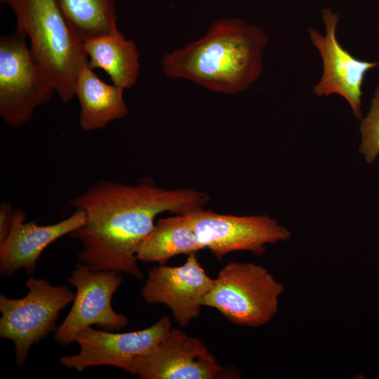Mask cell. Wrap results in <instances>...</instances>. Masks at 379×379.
<instances>
[{
    "label": "cell",
    "mask_w": 379,
    "mask_h": 379,
    "mask_svg": "<svg viewBox=\"0 0 379 379\" xmlns=\"http://www.w3.org/2000/svg\"><path fill=\"white\" fill-rule=\"evenodd\" d=\"M208 197L190 189H166L143 178L135 184L100 180L69 203L85 213L84 225L69 234L84 248L77 255L94 271L125 272L140 279L138 248L160 213L186 214L204 208Z\"/></svg>",
    "instance_id": "1"
},
{
    "label": "cell",
    "mask_w": 379,
    "mask_h": 379,
    "mask_svg": "<svg viewBox=\"0 0 379 379\" xmlns=\"http://www.w3.org/2000/svg\"><path fill=\"white\" fill-rule=\"evenodd\" d=\"M268 43L260 27L240 19H222L199 39L164 53L161 64L169 78L186 79L215 93L237 94L260 77Z\"/></svg>",
    "instance_id": "2"
},
{
    "label": "cell",
    "mask_w": 379,
    "mask_h": 379,
    "mask_svg": "<svg viewBox=\"0 0 379 379\" xmlns=\"http://www.w3.org/2000/svg\"><path fill=\"white\" fill-rule=\"evenodd\" d=\"M13 10L17 28L31 43L32 57L63 102L74 96L79 69L88 59L84 44L73 32L55 0H1Z\"/></svg>",
    "instance_id": "3"
},
{
    "label": "cell",
    "mask_w": 379,
    "mask_h": 379,
    "mask_svg": "<svg viewBox=\"0 0 379 379\" xmlns=\"http://www.w3.org/2000/svg\"><path fill=\"white\" fill-rule=\"evenodd\" d=\"M284 286L263 266L231 262L218 272L203 300L238 326L259 327L278 312Z\"/></svg>",
    "instance_id": "4"
},
{
    "label": "cell",
    "mask_w": 379,
    "mask_h": 379,
    "mask_svg": "<svg viewBox=\"0 0 379 379\" xmlns=\"http://www.w3.org/2000/svg\"><path fill=\"white\" fill-rule=\"evenodd\" d=\"M29 291L21 298L0 295V337L15 345L16 363L22 366L34 344L56 328L59 313L73 302L75 293L65 286H53L44 279L29 277Z\"/></svg>",
    "instance_id": "5"
},
{
    "label": "cell",
    "mask_w": 379,
    "mask_h": 379,
    "mask_svg": "<svg viewBox=\"0 0 379 379\" xmlns=\"http://www.w3.org/2000/svg\"><path fill=\"white\" fill-rule=\"evenodd\" d=\"M26 37L17 27L0 37V117L13 128L26 124L55 93L27 48Z\"/></svg>",
    "instance_id": "6"
},
{
    "label": "cell",
    "mask_w": 379,
    "mask_h": 379,
    "mask_svg": "<svg viewBox=\"0 0 379 379\" xmlns=\"http://www.w3.org/2000/svg\"><path fill=\"white\" fill-rule=\"evenodd\" d=\"M123 281L120 272L94 271L86 263L75 265L68 283L76 288L71 310L55 331L54 338L61 345L74 343L83 330L96 325L104 330L126 327L128 318L117 313L112 298Z\"/></svg>",
    "instance_id": "7"
},
{
    "label": "cell",
    "mask_w": 379,
    "mask_h": 379,
    "mask_svg": "<svg viewBox=\"0 0 379 379\" xmlns=\"http://www.w3.org/2000/svg\"><path fill=\"white\" fill-rule=\"evenodd\" d=\"M186 215L199 241L218 260L238 251L260 256L267 244L291 237L287 228L267 215L239 216L199 208Z\"/></svg>",
    "instance_id": "8"
},
{
    "label": "cell",
    "mask_w": 379,
    "mask_h": 379,
    "mask_svg": "<svg viewBox=\"0 0 379 379\" xmlns=\"http://www.w3.org/2000/svg\"><path fill=\"white\" fill-rule=\"evenodd\" d=\"M170 319L161 317L149 327L127 333H113L88 327L75 342L79 352L64 355L60 364L79 372L93 366H111L134 375L136 361L159 343L171 329Z\"/></svg>",
    "instance_id": "9"
},
{
    "label": "cell",
    "mask_w": 379,
    "mask_h": 379,
    "mask_svg": "<svg viewBox=\"0 0 379 379\" xmlns=\"http://www.w3.org/2000/svg\"><path fill=\"white\" fill-rule=\"evenodd\" d=\"M340 18L339 13L324 8L322 18L326 34H321L314 28L309 29L311 41L319 51L323 62L322 77L313 87V91L319 97L332 94L342 96L350 105L354 117L361 120V88L364 77L379 62L360 60L340 45L336 36Z\"/></svg>",
    "instance_id": "10"
},
{
    "label": "cell",
    "mask_w": 379,
    "mask_h": 379,
    "mask_svg": "<svg viewBox=\"0 0 379 379\" xmlns=\"http://www.w3.org/2000/svg\"><path fill=\"white\" fill-rule=\"evenodd\" d=\"M196 254L188 255L180 266L164 264L153 267L141 289V295L147 303L166 305L181 327L200 315L204 298L214 282Z\"/></svg>",
    "instance_id": "11"
},
{
    "label": "cell",
    "mask_w": 379,
    "mask_h": 379,
    "mask_svg": "<svg viewBox=\"0 0 379 379\" xmlns=\"http://www.w3.org/2000/svg\"><path fill=\"white\" fill-rule=\"evenodd\" d=\"M225 371L201 340L172 328L134 366L142 379H218Z\"/></svg>",
    "instance_id": "12"
},
{
    "label": "cell",
    "mask_w": 379,
    "mask_h": 379,
    "mask_svg": "<svg viewBox=\"0 0 379 379\" xmlns=\"http://www.w3.org/2000/svg\"><path fill=\"white\" fill-rule=\"evenodd\" d=\"M26 214L15 209L11 231L0 242V274L12 277L20 269L32 275L43 251L59 238L69 234L84 225L85 213L79 209L55 224L39 225L25 222Z\"/></svg>",
    "instance_id": "13"
},
{
    "label": "cell",
    "mask_w": 379,
    "mask_h": 379,
    "mask_svg": "<svg viewBox=\"0 0 379 379\" xmlns=\"http://www.w3.org/2000/svg\"><path fill=\"white\" fill-rule=\"evenodd\" d=\"M124 89L102 81L88 65H81L74 84V95L80 106L79 122L84 131L105 128L110 122L128 114Z\"/></svg>",
    "instance_id": "14"
},
{
    "label": "cell",
    "mask_w": 379,
    "mask_h": 379,
    "mask_svg": "<svg viewBox=\"0 0 379 379\" xmlns=\"http://www.w3.org/2000/svg\"><path fill=\"white\" fill-rule=\"evenodd\" d=\"M205 247L192 229L186 214L159 220L140 244L138 260L164 265L178 255L197 253Z\"/></svg>",
    "instance_id": "15"
},
{
    "label": "cell",
    "mask_w": 379,
    "mask_h": 379,
    "mask_svg": "<svg viewBox=\"0 0 379 379\" xmlns=\"http://www.w3.org/2000/svg\"><path fill=\"white\" fill-rule=\"evenodd\" d=\"M84 50L91 69H103L112 84L125 89L137 83L140 72V55L131 39L120 32L84 44Z\"/></svg>",
    "instance_id": "16"
},
{
    "label": "cell",
    "mask_w": 379,
    "mask_h": 379,
    "mask_svg": "<svg viewBox=\"0 0 379 379\" xmlns=\"http://www.w3.org/2000/svg\"><path fill=\"white\" fill-rule=\"evenodd\" d=\"M70 27L83 44L120 32L114 0H55Z\"/></svg>",
    "instance_id": "17"
},
{
    "label": "cell",
    "mask_w": 379,
    "mask_h": 379,
    "mask_svg": "<svg viewBox=\"0 0 379 379\" xmlns=\"http://www.w3.org/2000/svg\"><path fill=\"white\" fill-rule=\"evenodd\" d=\"M360 121L359 152L372 164L379 155V86L375 88L367 115Z\"/></svg>",
    "instance_id": "18"
},
{
    "label": "cell",
    "mask_w": 379,
    "mask_h": 379,
    "mask_svg": "<svg viewBox=\"0 0 379 379\" xmlns=\"http://www.w3.org/2000/svg\"><path fill=\"white\" fill-rule=\"evenodd\" d=\"M15 209L10 202L0 204V242L9 234L14 218Z\"/></svg>",
    "instance_id": "19"
}]
</instances>
